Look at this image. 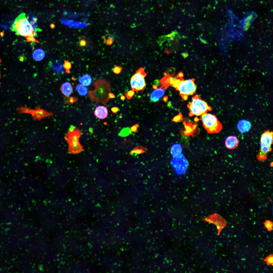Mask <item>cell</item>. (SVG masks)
<instances>
[{
  "instance_id": "27",
  "label": "cell",
  "mask_w": 273,
  "mask_h": 273,
  "mask_svg": "<svg viewBox=\"0 0 273 273\" xmlns=\"http://www.w3.org/2000/svg\"><path fill=\"white\" fill-rule=\"evenodd\" d=\"M263 224L268 231H270L272 230L273 224L271 221L268 220H266Z\"/></svg>"
},
{
  "instance_id": "34",
  "label": "cell",
  "mask_w": 273,
  "mask_h": 273,
  "mask_svg": "<svg viewBox=\"0 0 273 273\" xmlns=\"http://www.w3.org/2000/svg\"><path fill=\"white\" fill-rule=\"evenodd\" d=\"M119 110L118 108L117 107H113L111 108V110L113 113H116Z\"/></svg>"
},
{
  "instance_id": "18",
  "label": "cell",
  "mask_w": 273,
  "mask_h": 273,
  "mask_svg": "<svg viewBox=\"0 0 273 273\" xmlns=\"http://www.w3.org/2000/svg\"><path fill=\"white\" fill-rule=\"evenodd\" d=\"M45 53L44 51L41 49H37L35 50L33 52L32 54L33 58L36 60L40 61L42 60L45 56Z\"/></svg>"
},
{
  "instance_id": "23",
  "label": "cell",
  "mask_w": 273,
  "mask_h": 273,
  "mask_svg": "<svg viewBox=\"0 0 273 273\" xmlns=\"http://www.w3.org/2000/svg\"><path fill=\"white\" fill-rule=\"evenodd\" d=\"M76 89L79 94L82 96L86 95L88 93L87 88L84 85L79 84L77 85Z\"/></svg>"
},
{
  "instance_id": "15",
  "label": "cell",
  "mask_w": 273,
  "mask_h": 273,
  "mask_svg": "<svg viewBox=\"0 0 273 273\" xmlns=\"http://www.w3.org/2000/svg\"><path fill=\"white\" fill-rule=\"evenodd\" d=\"M92 44V42L89 38L87 37L81 36L79 39L77 45L79 49H82L89 48Z\"/></svg>"
},
{
  "instance_id": "42",
  "label": "cell",
  "mask_w": 273,
  "mask_h": 273,
  "mask_svg": "<svg viewBox=\"0 0 273 273\" xmlns=\"http://www.w3.org/2000/svg\"></svg>"
},
{
  "instance_id": "32",
  "label": "cell",
  "mask_w": 273,
  "mask_h": 273,
  "mask_svg": "<svg viewBox=\"0 0 273 273\" xmlns=\"http://www.w3.org/2000/svg\"><path fill=\"white\" fill-rule=\"evenodd\" d=\"M122 68L120 66H116L113 69V72L116 74H120L122 70Z\"/></svg>"
},
{
  "instance_id": "11",
  "label": "cell",
  "mask_w": 273,
  "mask_h": 273,
  "mask_svg": "<svg viewBox=\"0 0 273 273\" xmlns=\"http://www.w3.org/2000/svg\"><path fill=\"white\" fill-rule=\"evenodd\" d=\"M95 115L100 119H103L106 118L108 115L107 109L103 106H98L94 111Z\"/></svg>"
},
{
  "instance_id": "6",
  "label": "cell",
  "mask_w": 273,
  "mask_h": 273,
  "mask_svg": "<svg viewBox=\"0 0 273 273\" xmlns=\"http://www.w3.org/2000/svg\"><path fill=\"white\" fill-rule=\"evenodd\" d=\"M201 116L203 126L208 133H217L221 131L222 125L215 115L207 112Z\"/></svg>"
},
{
  "instance_id": "41",
  "label": "cell",
  "mask_w": 273,
  "mask_h": 273,
  "mask_svg": "<svg viewBox=\"0 0 273 273\" xmlns=\"http://www.w3.org/2000/svg\"><path fill=\"white\" fill-rule=\"evenodd\" d=\"M1 61H2V60H1V59H0V63H1Z\"/></svg>"
},
{
  "instance_id": "13",
  "label": "cell",
  "mask_w": 273,
  "mask_h": 273,
  "mask_svg": "<svg viewBox=\"0 0 273 273\" xmlns=\"http://www.w3.org/2000/svg\"><path fill=\"white\" fill-rule=\"evenodd\" d=\"M251 126V124L249 122L244 120H240L237 125L239 130L242 133H246L250 129Z\"/></svg>"
},
{
  "instance_id": "7",
  "label": "cell",
  "mask_w": 273,
  "mask_h": 273,
  "mask_svg": "<svg viewBox=\"0 0 273 273\" xmlns=\"http://www.w3.org/2000/svg\"><path fill=\"white\" fill-rule=\"evenodd\" d=\"M81 134V131L76 127L72 131H69L66 138L69 144V153L78 154L83 151V147L80 144L79 138Z\"/></svg>"
},
{
  "instance_id": "12",
  "label": "cell",
  "mask_w": 273,
  "mask_h": 273,
  "mask_svg": "<svg viewBox=\"0 0 273 273\" xmlns=\"http://www.w3.org/2000/svg\"><path fill=\"white\" fill-rule=\"evenodd\" d=\"M239 144V141L237 138L235 136H231L226 139L225 144L226 147L229 149L236 148Z\"/></svg>"
},
{
  "instance_id": "17",
  "label": "cell",
  "mask_w": 273,
  "mask_h": 273,
  "mask_svg": "<svg viewBox=\"0 0 273 273\" xmlns=\"http://www.w3.org/2000/svg\"><path fill=\"white\" fill-rule=\"evenodd\" d=\"M254 18L253 14H251L245 18L243 21V29L244 31H246L249 28Z\"/></svg>"
},
{
  "instance_id": "9",
  "label": "cell",
  "mask_w": 273,
  "mask_h": 273,
  "mask_svg": "<svg viewBox=\"0 0 273 273\" xmlns=\"http://www.w3.org/2000/svg\"><path fill=\"white\" fill-rule=\"evenodd\" d=\"M171 164L175 171L178 174L184 173L188 166V162L182 153L172 158Z\"/></svg>"
},
{
  "instance_id": "22",
  "label": "cell",
  "mask_w": 273,
  "mask_h": 273,
  "mask_svg": "<svg viewBox=\"0 0 273 273\" xmlns=\"http://www.w3.org/2000/svg\"><path fill=\"white\" fill-rule=\"evenodd\" d=\"M61 21L63 24L71 27L78 28L85 26V25L83 24H79L77 22L71 21L63 19L61 20Z\"/></svg>"
},
{
  "instance_id": "4",
  "label": "cell",
  "mask_w": 273,
  "mask_h": 273,
  "mask_svg": "<svg viewBox=\"0 0 273 273\" xmlns=\"http://www.w3.org/2000/svg\"><path fill=\"white\" fill-rule=\"evenodd\" d=\"M273 132L268 130L262 135L261 140L260 148L257 157L258 161L263 162L267 159L268 154L271 152L273 143Z\"/></svg>"
},
{
  "instance_id": "5",
  "label": "cell",
  "mask_w": 273,
  "mask_h": 273,
  "mask_svg": "<svg viewBox=\"0 0 273 273\" xmlns=\"http://www.w3.org/2000/svg\"><path fill=\"white\" fill-rule=\"evenodd\" d=\"M187 106L190 111L189 113L190 116L194 115L201 116L208 111L212 110L211 107L207 103L202 100L198 95H196L193 97L192 101Z\"/></svg>"
},
{
  "instance_id": "14",
  "label": "cell",
  "mask_w": 273,
  "mask_h": 273,
  "mask_svg": "<svg viewBox=\"0 0 273 273\" xmlns=\"http://www.w3.org/2000/svg\"><path fill=\"white\" fill-rule=\"evenodd\" d=\"M164 93V89L163 88L155 89L150 94L151 100L153 102L157 101L160 98L163 96Z\"/></svg>"
},
{
  "instance_id": "20",
  "label": "cell",
  "mask_w": 273,
  "mask_h": 273,
  "mask_svg": "<svg viewBox=\"0 0 273 273\" xmlns=\"http://www.w3.org/2000/svg\"><path fill=\"white\" fill-rule=\"evenodd\" d=\"M182 148L181 145L179 144L173 145L171 149L170 152L172 155L175 156L182 153Z\"/></svg>"
},
{
  "instance_id": "1",
  "label": "cell",
  "mask_w": 273,
  "mask_h": 273,
  "mask_svg": "<svg viewBox=\"0 0 273 273\" xmlns=\"http://www.w3.org/2000/svg\"><path fill=\"white\" fill-rule=\"evenodd\" d=\"M11 29L16 32V35L25 36L27 42H38L34 38L36 30L25 13H21L16 18Z\"/></svg>"
},
{
  "instance_id": "33",
  "label": "cell",
  "mask_w": 273,
  "mask_h": 273,
  "mask_svg": "<svg viewBox=\"0 0 273 273\" xmlns=\"http://www.w3.org/2000/svg\"><path fill=\"white\" fill-rule=\"evenodd\" d=\"M138 127V124H135L131 127L130 129V131L132 132H136L137 131Z\"/></svg>"
},
{
  "instance_id": "31",
  "label": "cell",
  "mask_w": 273,
  "mask_h": 273,
  "mask_svg": "<svg viewBox=\"0 0 273 273\" xmlns=\"http://www.w3.org/2000/svg\"><path fill=\"white\" fill-rule=\"evenodd\" d=\"M103 38L105 43L107 44L108 45H110L113 43V40L112 38L108 37L107 39H105L104 36H103Z\"/></svg>"
},
{
  "instance_id": "38",
  "label": "cell",
  "mask_w": 273,
  "mask_h": 273,
  "mask_svg": "<svg viewBox=\"0 0 273 273\" xmlns=\"http://www.w3.org/2000/svg\"><path fill=\"white\" fill-rule=\"evenodd\" d=\"M158 85H156L153 84L152 86L153 88L154 89H156L157 88Z\"/></svg>"
},
{
  "instance_id": "28",
  "label": "cell",
  "mask_w": 273,
  "mask_h": 273,
  "mask_svg": "<svg viewBox=\"0 0 273 273\" xmlns=\"http://www.w3.org/2000/svg\"><path fill=\"white\" fill-rule=\"evenodd\" d=\"M63 67L66 70V72L70 73V70L71 67V64L68 60H65L64 63L63 65Z\"/></svg>"
},
{
  "instance_id": "2",
  "label": "cell",
  "mask_w": 273,
  "mask_h": 273,
  "mask_svg": "<svg viewBox=\"0 0 273 273\" xmlns=\"http://www.w3.org/2000/svg\"><path fill=\"white\" fill-rule=\"evenodd\" d=\"M95 87L94 90L88 92L90 98L92 102L96 103L100 102L105 105L109 101L108 96L110 90V83L107 82L104 80L99 78L95 82H93Z\"/></svg>"
},
{
  "instance_id": "8",
  "label": "cell",
  "mask_w": 273,
  "mask_h": 273,
  "mask_svg": "<svg viewBox=\"0 0 273 273\" xmlns=\"http://www.w3.org/2000/svg\"><path fill=\"white\" fill-rule=\"evenodd\" d=\"M146 75L147 74L144 72V69L143 67L140 68L136 71L130 80V85L132 90L138 92L145 89L146 84L145 77Z\"/></svg>"
},
{
  "instance_id": "10",
  "label": "cell",
  "mask_w": 273,
  "mask_h": 273,
  "mask_svg": "<svg viewBox=\"0 0 273 273\" xmlns=\"http://www.w3.org/2000/svg\"><path fill=\"white\" fill-rule=\"evenodd\" d=\"M206 221L215 224L218 230L219 236L222 229L226 226L225 220L219 215L214 214L211 215L205 219Z\"/></svg>"
},
{
  "instance_id": "21",
  "label": "cell",
  "mask_w": 273,
  "mask_h": 273,
  "mask_svg": "<svg viewBox=\"0 0 273 273\" xmlns=\"http://www.w3.org/2000/svg\"><path fill=\"white\" fill-rule=\"evenodd\" d=\"M172 78L169 75H167L163 77L160 81V82L162 85L161 88L164 89L167 88L170 85V81Z\"/></svg>"
},
{
  "instance_id": "24",
  "label": "cell",
  "mask_w": 273,
  "mask_h": 273,
  "mask_svg": "<svg viewBox=\"0 0 273 273\" xmlns=\"http://www.w3.org/2000/svg\"><path fill=\"white\" fill-rule=\"evenodd\" d=\"M147 149L142 146H137L130 152L131 154L136 155L145 152Z\"/></svg>"
},
{
  "instance_id": "26",
  "label": "cell",
  "mask_w": 273,
  "mask_h": 273,
  "mask_svg": "<svg viewBox=\"0 0 273 273\" xmlns=\"http://www.w3.org/2000/svg\"><path fill=\"white\" fill-rule=\"evenodd\" d=\"M264 262H266L267 265H273V255L271 254L264 259Z\"/></svg>"
},
{
  "instance_id": "35",
  "label": "cell",
  "mask_w": 273,
  "mask_h": 273,
  "mask_svg": "<svg viewBox=\"0 0 273 273\" xmlns=\"http://www.w3.org/2000/svg\"><path fill=\"white\" fill-rule=\"evenodd\" d=\"M108 96L109 98L112 99L115 98L114 95L111 93H109L108 94Z\"/></svg>"
},
{
  "instance_id": "3",
  "label": "cell",
  "mask_w": 273,
  "mask_h": 273,
  "mask_svg": "<svg viewBox=\"0 0 273 273\" xmlns=\"http://www.w3.org/2000/svg\"><path fill=\"white\" fill-rule=\"evenodd\" d=\"M171 86L176 88L184 100H186L189 95H193L197 88L194 79L185 80L182 78L177 79L172 78L170 81Z\"/></svg>"
},
{
  "instance_id": "37",
  "label": "cell",
  "mask_w": 273,
  "mask_h": 273,
  "mask_svg": "<svg viewBox=\"0 0 273 273\" xmlns=\"http://www.w3.org/2000/svg\"><path fill=\"white\" fill-rule=\"evenodd\" d=\"M20 60L21 61H23L24 60V57L22 56H21L19 58Z\"/></svg>"
},
{
  "instance_id": "40",
  "label": "cell",
  "mask_w": 273,
  "mask_h": 273,
  "mask_svg": "<svg viewBox=\"0 0 273 273\" xmlns=\"http://www.w3.org/2000/svg\"><path fill=\"white\" fill-rule=\"evenodd\" d=\"M0 35L2 37H3L4 35V31H3L2 32H1L0 33Z\"/></svg>"
},
{
  "instance_id": "36",
  "label": "cell",
  "mask_w": 273,
  "mask_h": 273,
  "mask_svg": "<svg viewBox=\"0 0 273 273\" xmlns=\"http://www.w3.org/2000/svg\"><path fill=\"white\" fill-rule=\"evenodd\" d=\"M168 99V97L167 96H165L163 98V100L165 102H166L167 101Z\"/></svg>"
},
{
  "instance_id": "30",
  "label": "cell",
  "mask_w": 273,
  "mask_h": 273,
  "mask_svg": "<svg viewBox=\"0 0 273 273\" xmlns=\"http://www.w3.org/2000/svg\"><path fill=\"white\" fill-rule=\"evenodd\" d=\"M134 94V91L132 90H129L127 92H126L125 94L127 98L129 100L132 98Z\"/></svg>"
},
{
  "instance_id": "19",
  "label": "cell",
  "mask_w": 273,
  "mask_h": 273,
  "mask_svg": "<svg viewBox=\"0 0 273 273\" xmlns=\"http://www.w3.org/2000/svg\"><path fill=\"white\" fill-rule=\"evenodd\" d=\"M79 80L81 84L85 86L89 85L92 82V79L91 76L87 74L80 77Z\"/></svg>"
},
{
  "instance_id": "25",
  "label": "cell",
  "mask_w": 273,
  "mask_h": 273,
  "mask_svg": "<svg viewBox=\"0 0 273 273\" xmlns=\"http://www.w3.org/2000/svg\"><path fill=\"white\" fill-rule=\"evenodd\" d=\"M63 66L61 62L58 64L54 62L52 66V68L55 71L59 73H61L63 71Z\"/></svg>"
},
{
  "instance_id": "16",
  "label": "cell",
  "mask_w": 273,
  "mask_h": 273,
  "mask_svg": "<svg viewBox=\"0 0 273 273\" xmlns=\"http://www.w3.org/2000/svg\"><path fill=\"white\" fill-rule=\"evenodd\" d=\"M61 90L62 93L65 95L68 96L70 95L73 92V87L70 83L66 82L61 85Z\"/></svg>"
},
{
  "instance_id": "39",
  "label": "cell",
  "mask_w": 273,
  "mask_h": 273,
  "mask_svg": "<svg viewBox=\"0 0 273 273\" xmlns=\"http://www.w3.org/2000/svg\"><path fill=\"white\" fill-rule=\"evenodd\" d=\"M120 98L122 100H124L125 99V97L124 96L122 95L121 97Z\"/></svg>"
},
{
  "instance_id": "29",
  "label": "cell",
  "mask_w": 273,
  "mask_h": 273,
  "mask_svg": "<svg viewBox=\"0 0 273 273\" xmlns=\"http://www.w3.org/2000/svg\"><path fill=\"white\" fill-rule=\"evenodd\" d=\"M131 133L130 128L129 127L124 128L121 132L122 135L124 136L128 135Z\"/></svg>"
}]
</instances>
